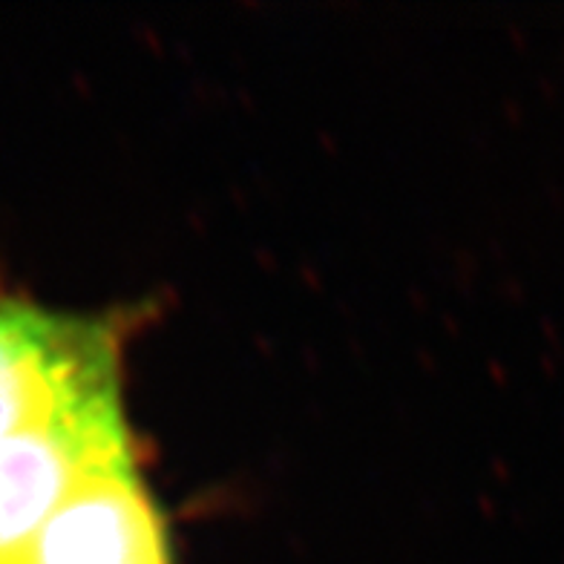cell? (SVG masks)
I'll return each instance as SVG.
<instances>
[{
    "instance_id": "cell-1",
    "label": "cell",
    "mask_w": 564,
    "mask_h": 564,
    "mask_svg": "<svg viewBox=\"0 0 564 564\" xmlns=\"http://www.w3.org/2000/svg\"><path fill=\"white\" fill-rule=\"evenodd\" d=\"M133 469L116 392L69 406L0 441V564H18L75 492Z\"/></svg>"
},
{
    "instance_id": "cell-2",
    "label": "cell",
    "mask_w": 564,
    "mask_h": 564,
    "mask_svg": "<svg viewBox=\"0 0 564 564\" xmlns=\"http://www.w3.org/2000/svg\"><path fill=\"white\" fill-rule=\"evenodd\" d=\"M116 389L105 326L0 303V441Z\"/></svg>"
},
{
    "instance_id": "cell-3",
    "label": "cell",
    "mask_w": 564,
    "mask_h": 564,
    "mask_svg": "<svg viewBox=\"0 0 564 564\" xmlns=\"http://www.w3.org/2000/svg\"><path fill=\"white\" fill-rule=\"evenodd\" d=\"M18 564H167L159 510L133 469L75 492Z\"/></svg>"
}]
</instances>
